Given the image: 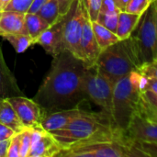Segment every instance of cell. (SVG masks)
<instances>
[{
  "label": "cell",
  "mask_w": 157,
  "mask_h": 157,
  "mask_svg": "<svg viewBox=\"0 0 157 157\" xmlns=\"http://www.w3.org/2000/svg\"><path fill=\"white\" fill-rule=\"evenodd\" d=\"M52 134L63 148H65L74 144L95 138L114 137L125 133L115 127L112 119L105 112H93L86 109L64 128Z\"/></svg>",
  "instance_id": "2"
},
{
  "label": "cell",
  "mask_w": 157,
  "mask_h": 157,
  "mask_svg": "<svg viewBox=\"0 0 157 157\" xmlns=\"http://www.w3.org/2000/svg\"><path fill=\"white\" fill-rule=\"evenodd\" d=\"M36 44L40 45L44 51L54 57L61 52L64 51L63 32V18L50 25L35 40Z\"/></svg>",
  "instance_id": "13"
},
{
  "label": "cell",
  "mask_w": 157,
  "mask_h": 157,
  "mask_svg": "<svg viewBox=\"0 0 157 157\" xmlns=\"http://www.w3.org/2000/svg\"><path fill=\"white\" fill-rule=\"evenodd\" d=\"M95 65L114 84L131 72L139 70L128 39L121 40L101 51Z\"/></svg>",
  "instance_id": "6"
},
{
  "label": "cell",
  "mask_w": 157,
  "mask_h": 157,
  "mask_svg": "<svg viewBox=\"0 0 157 157\" xmlns=\"http://www.w3.org/2000/svg\"><path fill=\"white\" fill-rule=\"evenodd\" d=\"M114 2L120 9V11H125L130 0H114Z\"/></svg>",
  "instance_id": "38"
},
{
  "label": "cell",
  "mask_w": 157,
  "mask_h": 157,
  "mask_svg": "<svg viewBox=\"0 0 157 157\" xmlns=\"http://www.w3.org/2000/svg\"><path fill=\"white\" fill-rule=\"evenodd\" d=\"M155 6H156V31H157V0H155Z\"/></svg>",
  "instance_id": "40"
},
{
  "label": "cell",
  "mask_w": 157,
  "mask_h": 157,
  "mask_svg": "<svg viewBox=\"0 0 157 157\" xmlns=\"http://www.w3.org/2000/svg\"><path fill=\"white\" fill-rule=\"evenodd\" d=\"M63 146L51 132L41 129L32 130V144L29 157L58 156Z\"/></svg>",
  "instance_id": "11"
},
{
  "label": "cell",
  "mask_w": 157,
  "mask_h": 157,
  "mask_svg": "<svg viewBox=\"0 0 157 157\" xmlns=\"http://www.w3.org/2000/svg\"><path fill=\"white\" fill-rule=\"evenodd\" d=\"M153 1H155V0H152V2H153Z\"/></svg>",
  "instance_id": "41"
},
{
  "label": "cell",
  "mask_w": 157,
  "mask_h": 157,
  "mask_svg": "<svg viewBox=\"0 0 157 157\" xmlns=\"http://www.w3.org/2000/svg\"><path fill=\"white\" fill-rule=\"evenodd\" d=\"M14 108L21 122L26 129H41L43 109L34 100L24 96H17L6 98Z\"/></svg>",
  "instance_id": "9"
},
{
  "label": "cell",
  "mask_w": 157,
  "mask_h": 157,
  "mask_svg": "<svg viewBox=\"0 0 157 157\" xmlns=\"http://www.w3.org/2000/svg\"><path fill=\"white\" fill-rule=\"evenodd\" d=\"M152 0H130L125 11L142 16L150 6Z\"/></svg>",
  "instance_id": "26"
},
{
  "label": "cell",
  "mask_w": 157,
  "mask_h": 157,
  "mask_svg": "<svg viewBox=\"0 0 157 157\" xmlns=\"http://www.w3.org/2000/svg\"><path fill=\"white\" fill-rule=\"evenodd\" d=\"M144 76L139 71L131 72L114 85L111 118L115 127L125 133L138 110Z\"/></svg>",
  "instance_id": "3"
},
{
  "label": "cell",
  "mask_w": 157,
  "mask_h": 157,
  "mask_svg": "<svg viewBox=\"0 0 157 157\" xmlns=\"http://www.w3.org/2000/svg\"><path fill=\"white\" fill-rule=\"evenodd\" d=\"M38 14L49 24L52 25L63 18L57 0H48L39 10Z\"/></svg>",
  "instance_id": "22"
},
{
  "label": "cell",
  "mask_w": 157,
  "mask_h": 157,
  "mask_svg": "<svg viewBox=\"0 0 157 157\" xmlns=\"http://www.w3.org/2000/svg\"><path fill=\"white\" fill-rule=\"evenodd\" d=\"M1 100H2V99H1V98H0V102H1Z\"/></svg>",
  "instance_id": "42"
},
{
  "label": "cell",
  "mask_w": 157,
  "mask_h": 157,
  "mask_svg": "<svg viewBox=\"0 0 157 157\" xmlns=\"http://www.w3.org/2000/svg\"><path fill=\"white\" fill-rule=\"evenodd\" d=\"M31 144H32V130L25 129L23 132H21L19 157H29V154L31 148Z\"/></svg>",
  "instance_id": "25"
},
{
  "label": "cell",
  "mask_w": 157,
  "mask_h": 157,
  "mask_svg": "<svg viewBox=\"0 0 157 157\" xmlns=\"http://www.w3.org/2000/svg\"><path fill=\"white\" fill-rule=\"evenodd\" d=\"M119 13L120 12H99L97 21L116 33Z\"/></svg>",
  "instance_id": "24"
},
{
  "label": "cell",
  "mask_w": 157,
  "mask_h": 157,
  "mask_svg": "<svg viewBox=\"0 0 157 157\" xmlns=\"http://www.w3.org/2000/svg\"><path fill=\"white\" fill-rule=\"evenodd\" d=\"M2 38L7 40L17 53L24 52L30 46L35 44L34 40L29 35L24 34V33L7 34V35L3 36Z\"/></svg>",
  "instance_id": "21"
},
{
  "label": "cell",
  "mask_w": 157,
  "mask_h": 157,
  "mask_svg": "<svg viewBox=\"0 0 157 157\" xmlns=\"http://www.w3.org/2000/svg\"><path fill=\"white\" fill-rule=\"evenodd\" d=\"M86 66L72 52L64 50L55 55L50 70L33 99L44 112L66 109L81 105L87 98L84 91Z\"/></svg>",
  "instance_id": "1"
},
{
  "label": "cell",
  "mask_w": 157,
  "mask_h": 157,
  "mask_svg": "<svg viewBox=\"0 0 157 157\" xmlns=\"http://www.w3.org/2000/svg\"><path fill=\"white\" fill-rule=\"evenodd\" d=\"M140 15L129 13L127 11H120L118 16V25L116 29V34L120 40L128 39L132 31L135 29L140 19Z\"/></svg>",
  "instance_id": "17"
},
{
  "label": "cell",
  "mask_w": 157,
  "mask_h": 157,
  "mask_svg": "<svg viewBox=\"0 0 157 157\" xmlns=\"http://www.w3.org/2000/svg\"><path fill=\"white\" fill-rule=\"evenodd\" d=\"M48 0H34L31 6L29 7V13H38L40 7L47 2Z\"/></svg>",
  "instance_id": "35"
},
{
  "label": "cell",
  "mask_w": 157,
  "mask_h": 157,
  "mask_svg": "<svg viewBox=\"0 0 157 157\" xmlns=\"http://www.w3.org/2000/svg\"><path fill=\"white\" fill-rule=\"evenodd\" d=\"M144 76L157 79V59L142 65L138 70Z\"/></svg>",
  "instance_id": "31"
},
{
  "label": "cell",
  "mask_w": 157,
  "mask_h": 157,
  "mask_svg": "<svg viewBox=\"0 0 157 157\" xmlns=\"http://www.w3.org/2000/svg\"><path fill=\"white\" fill-rule=\"evenodd\" d=\"M153 92L154 94L157 95V79L155 78H149L144 76V88Z\"/></svg>",
  "instance_id": "33"
},
{
  "label": "cell",
  "mask_w": 157,
  "mask_h": 157,
  "mask_svg": "<svg viewBox=\"0 0 157 157\" xmlns=\"http://www.w3.org/2000/svg\"><path fill=\"white\" fill-rule=\"evenodd\" d=\"M137 111L140 112L141 114H143L144 116H145V117H147V118H149V119H151V120H153L155 121H157V114H155V113H152V112L146 111V110L142 109L140 108H138V110Z\"/></svg>",
  "instance_id": "37"
},
{
  "label": "cell",
  "mask_w": 157,
  "mask_h": 157,
  "mask_svg": "<svg viewBox=\"0 0 157 157\" xmlns=\"http://www.w3.org/2000/svg\"><path fill=\"white\" fill-rule=\"evenodd\" d=\"M0 122L8 126L17 133L26 129L7 99H2L0 102Z\"/></svg>",
  "instance_id": "18"
},
{
  "label": "cell",
  "mask_w": 157,
  "mask_h": 157,
  "mask_svg": "<svg viewBox=\"0 0 157 157\" xmlns=\"http://www.w3.org/2000/svg\"><path fill=\"white\" fill-rule=\"evenodd\" d=\"M114 83L96 65L86 67L84 76V91L87 98L98 105L101 111L111 118ZM112 119V118H111Z\"/></svg>",
  "instance_id": "7"
},
{
  "label": "cell",
  "mask_w": 157,
  "mask_h": 157,
  "mask_svg": "<svg viewBox=\"0 0 157 157\" xmlns=\"http://www.w3.org/2000/svg\"><path fill=\"white\" fill-rule=\"evenodd\" d=\"M20 139H21V132L16 133L10 139V144L7 151V157H19Z\"/></svg>",
  "instance_id": "30"
},
{
  "label": "cell",
  "mask_w": 157,
  "mask_h": 157,
  "mask_svg": "<svg viewBox=\"0 0 157 157\" xmlns=\"http://www.w3.org/2000/svg\"><path fill=\"white\" fill-rule=\"evenodd\" d=\"M86 109L81 108V105L75 108L60 109L52 112H44L41 120V128L48 132H53L55 131L64 128L68 123H70L75 118L81 115Z\"/></svg>",
  "instance_id": "14"
},
{
  "label": "cell",
  "mask_w": 157,
  "mask_h": 157,
  "mask_svg": "<svg viewBox=\"0 0 157 157\" xmlns=\"http://www.w3.org/2000/svg\"><path fill=\"white\" fill-rule=\"evenodd\" d=\"M91 24H92L94 35L101 51L105 50L106 48L121 40L115 32L104 27L98 21H91Z\"/></svg>",
  "instance_id": "19"
},
{
  "label": "cell",
  "mask_w": 157,
  "mask_h": 157,
  "mask_svg": "<svg viewBox=\"0 0 157 157\" xmlns=\"http://www.w3.org/2000/svg\"><path fill=\"white\" fill-rule=\"evenodd\" d=\"M17 132L14 130L9 128L8 126L0 122V141L9 140L11 139Z\"/></svg>",
  "instance_id": "32"
},
{
  "label": "cell",
  "mask_w": 157,
  "mask_h": 157,
  "mask_svg": "<svg viewBox=\"0 0 157 157\" xmlns=\"http://www.w3.org/2000/svg\"><path fill=\"white\" fill-rule=\"evenodd\" d=\"M12 0H0V11L1 10H5L6 7L9 5V3Z\"/></svg>",
  "instance_id": "39"
},
{
  "label": "cell",
  "mask_w": 157,
  "mask_h": 157,
  "mask_svg": "<svg viewBox=\"0 0 157 157\" xmlns=\"http://www.w3.org/2000/svg\"><path fill=\"white\" fill-rule=\"evenodd\" d=\"M58 2V6H59V10L62 16H64L66 14V12L69 10L72 3L74 2V0H57Z\"/></svg>",
  "instance_id": "34"
},
{
  "label": "cell",
  "mask_w": 157,
  "mask_h": 157,
  "mask_svg": "<svg viewBox=\"0 0 157 157\" xmlns=\"http://www.w3.org/2000/svg\"><path fill=\"white\" fill-rule=\"evenodd\" d=\"M125 135L132 142L157 143V121L136 111L128 126Z\"/></svg>",
  "instance_id": "10"
},
{
  "label": "cell",
  "mask_w": 157,
  "mask_h": 157,
  "mask_svg": "<svg viewBox=\"0 0 157 157\" xmlns=\"http://www.w3.org/2000/svg\"><path fill=\"white\" fill-rule=\"evenodd\" d=\"M34 0H12L5 10H12L22 13H28Z\"/></svg>",
  "instance_id": "29"
},
{
  "label": "cell",
  "mask_w": 157,
  "mask_h": 157,
  "mask_svg": "<svg viewBox=\"0 0 157 157\" xmlns=\"http://www.w3.org/2000/svg\"><path fill=\"white\" fill-rule=\"evenodd\" d=\"M26 13L1 10L0 11V37L7 34L24 33L27 34L25 26Z\"/></svg>",
  "instance_id": "16"
},
{
  "label": "cell",
  "mask_w": 157,
  "mask_h": 157,
  "mask_svg": "<svg viewBox=\"0 0 157 157\" xmlns=\"http://www.w3.org/2000/svg\"><path fill=\"white\" fill-rule=\"evenodd\" d=\"M83 5L87 12L91 21H97L100 11L102 0H82Z\"/></svg>",
  "instance_id": "27"
},
{
  "label": "cell",
  "mask_w": 157,
  "mask_h": 157,
  "mask_svg": "<svg viewBox=\"0 0 157 157\" xmlns=\"http://www.w3.org/2000/svg\"><path fill=\"white\" fill-rule=\"evenodd\" d=\"M145 157H157V143L132 142Z\"/></svg>",
  "instance_id": "28"
},
{
  "label": "cell",
  "mask_w": 157,
  "mask_h": 157,
  "mask_svg": "<svg viewBox=\"0 0 157 157\" xmlns=\"http://www.w3.org/2000/svg\"><path fill=\"white\" fill-rule=\"evenodd\" d=\"M139 108L157 114V95L149 90L143 89Z\"/></svg>",
  "instance_id": "23"
},
{
  "label": "cell",
  "mask_w": 157,
  "mask_h": 157,
  "mask_svg": "<svg viewBox=\"0 0 157 157\" xmlns=\"http://www.w3.org/2000/svg\"><path fill=\"white\" fill-rule=\"evenodd\" d=\"M85 7V6H84ZM81 60L86 67H91L96 64V62L101 52L96 37L93 32L91 20L85 8V18L83 24V31L80 41Z\"/></svg>",
  "instance_id": "12"
},
{
  "label": "cell",
  "mask_w": 157,
  "mask_h": 157,
  "mask_svg": "<svg viewBox=\"0 0 157 157\" xmlns=\"http://www.w3.org/2000/svg\"><path fill=\"white\" fill-rule=\"evenodd\" d=\"M10 144V139L0 141V157H7V151Z\"/></svg>",
  "instance_id": "36"
},
{
  "label": "cell",
  "mask_w": 157,
  "mask_h": 157,
  "mask_svg": "<svg viewBox=\"0 0 157 157\" xmlns=\"http://www.w3.org/2000/svg\"><path fill=\"white\" fill-rule=\"evenodd\" d=\"M84 18L85 7L82 0H74L69 10L63 17L64 48L79 59H81L80 41Z\"/></svg>",
  "instance_id": "8"
},
{
  "label": "cell",
  "mask_w": 157,
  "mask_h": 157,
  "mask_svg": "<svg viewBox=\"0 0 157 157\" xmlns=\"http://www.w3.org/2000/svg\"><path fill=\"white\" fill-rule=\"evenodd\" d=\"M17 96H23V92L19 88L15 75L9 70L4 59L0 44V98L6 99Z\"/></svg>",
  "instance_id": "15"
},
{
  "label": "cell",
  "mask_w": 157,
  "mask_h": 157,
  "mask_svg": "<svg viewBox=\"0 0 157 157\" xmlns=\"http://www.w3.org/2000/svg\"><path fill=\"white\" fill-rule=\"evenodd\" d=\"M139 68L157 59L156 6L153 1L128 38Z\"/></svg>",
  "instance_id": "5"
},
{
  "label": "cell",
  "mask_w": 157,
  "mask_h": 157,
  "mask_svg": "<svg viewBox=\"0 0 157 157\" xmlns=\"http://www.w3.org/2000/svg\"><path fill=\"white\" fill-rule=\"evenodd\" d=\"M25 26L27 34L29 35L35 41L50 25L38 13L28 12L25 15Z\"/></svg>",
  "instance_id": "20"
},
{
  "label": "cell",
  "mask_w": 157,
  "mask_h": 157,
  "mask_svg": "<svg viewBox=\"0 0 157 157\" xmlns=\"http://www.w3.org/2000/svg\"><path fill=\"white\" fill-rule=\"evenodd\" d=\"M62 157H145L125 135L95 138L63 148Z\"/></svg>",
  "instance_id": "4"
}]
</instances>
